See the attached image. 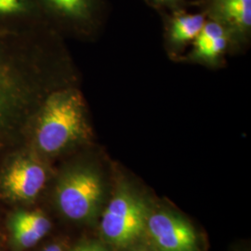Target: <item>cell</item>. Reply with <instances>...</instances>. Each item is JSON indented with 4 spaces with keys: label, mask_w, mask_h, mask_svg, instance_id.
Segmentation results:
<instances>
[{
    "label": "cell",
    "mask_w": 251,
    "mask_h": 251,
    "mask_svg": "<svg viewBox=\"0 0 251 251\" xmlns=\"http://www.w3.org/2000/svg\"><path fill=\"white\" fill-rule=\"evenodd\" d=\"M212 10L218 23L239 34L251 26V0H214Z\"/></svg>",
    "instance_id": "cell-7"
},
{
    "label": "cell",
    "mask_w": 251,
    "mask_h": 251,
    "mask_svg": "<svg viewBox=\"0 0 251 251\" xmlns=\"http://www.w3.org/2000/svg\"><path fill=\"white\" fill-rule=\"evenodd\" d=\"M50 222L38 210L15 212L10 219L9 228L15 244L28 249L39 242L50 230Z\"/></svg>",
    "instance_id": "cell-6"
},
{
    "label": "cell",
    "mask_w": 251,
    "mask_h": 251,
    "mask_svg": "<svg viewBox=\"0 0 251 251\" xmlns=\"http://www.w3.org/2000/svg\"><path fill=\"white\" fill-rule=\"evenodd\" d=\"M72 251H109L107 249L98 242L90 241V242L82 243L76 246Z\"/></svg>",
    "instance_id": "cell-12"
},
{
    "label": "cell",
    "mask_w": 251,
    "mask_h": 251,
    "mask_svg": "<svg viewBox=\"0 0 251 251\" xmlns=\"http://www.w3.org/2000/svg\"><path fill=\"white\" fill-rule=\"evenodd\" d=\"M89 133L84 102L75 90L55 92L47 100L36 129V143L46 153H57Z\"/></svg>",
    "instance_id": "cell-1"
},
{
    "label": "cell",
    "mask_w": 251,
    "mask_h": 251,
    "mask_svg": "<svg viewBox=\"0 0 251 251\" xmlns=\"http://www.w3.org/2000/svg\"><path fill=\"white\" fill-rule=\"evenodd\" d=\"M25 7L24 0H0V13H15Z\"/></svg>",
    "instance_id": "cell-11"
},
{
    "label": "cell",
    "mask_w": 251,
    "mask_h": 251,
    "mask_svg": "<svg viewBox=\"0 0 251 251\" xmlns=\"http://www.w3.org/2000/svg\"><path fill=\"white\" fill-rule=\"evenodd\" d=\"M54 9L73 18H85L89 15L91 0H47Z\"/></svg>",
    "instance_id": "cell-9"
},
{
    "label": "cell",
    "mask_w": 251,
    "mask_h": 251,
    "mask_svg": "<svg viewBox=\"0 0 251 251\" xmlns=\"http://www.w3.org/2000/svg\"><path fill=\"white\" fill-rule=\"evenodd\" d=\"M104 195L99 173L91 168H77L66 172L56 190L60 210L73 221H90L97 215Z\"/></svg>",
    "instance_id": "cell-3"
},
{
    "label": "cell",
    "mask_w": 251,
    "mask_h": 251,
    "mask_svg": "<svg viewBox=\"0 0 251 251\" xmlns=\"http://www.w3.org/2000/svg\"><path fill=\"white\" fill-rule=\"evenodd\" d=\"M228 45V35L219 36L206 44L197 47L194 50V57L207 63L216 62L225 53Z\"/></svg>",
    "instance_id": "cell-10"
},
{
    "label": "cell",
    "mask_w": 251,
    "mask_h": 251,
    "mask_svg": "<svg viewBox=\"0 0 251 251\" xmlns=\"http://www.w3.org/2000/svg\"><path fill=\"white\" fill-rule=\"evenodd\" d=\"M157 1H163V2H167V1H172V0H157Z\"/></svg>",
    "instance_id": "cell-15"
},
{
    "label": "cell",
    "mask_w": 251,
    "mask_h": 251,
    "mask_svg": "<svg viewBox=\"0 0 251 251\" xmlns=\"http://www.w3.org/2000/svg\"><path fill=\"white\" fill-rule=\"evenodd\" d=\"M43 251H64V250L62 246L57 245V244H52V245L48 246Z\"/></svg>",
    "instance_id": "cell-13"
},
{
    "label": "cell",
    "mask_w": 251,
    "mask_h": 251,
    "mask_svg": "<svg viewBox=\"0 0 251 251\" xmlns=\"http://www.w3.org/2000/svg\"><path fill=\"white\" fill-rule=\"evenodd\" d=\"M45 169L30 158L13 162L3 177L2 187L9 198L30 201L36 198L45 185Z\"/></svg>",
    "instance_id": "cell-5"
},
{
    "label": "cell",
    "mask_w": 251,
    "mask_h": 251,
    "mask_svg": "<svg viewBox=\"0 0 251 251\" xmlns=\"http://www.w3.org/2000/svg\"><path fill=\"white\" fill-rule=\"evenodd\" d=\"M146 231L158 251H199L195 228L175 212L159 210L149 215Z\"/></svg>",
    "instance_id": "cell-4"
},
{
    "label": "cell",
    "mask_w": 251,
    "mask_h": 251,
    "mask_svg": "<svg viewBox=\"0 0 251 251\" xmlns=\"http://www.w3.org/2000/svg\"><path fill=\"white\" fill-rule=\"evenodd\" d=\"M206 24L202 14H182L174 19L170 37L173 45L180 47L197 38Z\"/></svg>",
    "instance_id": "cell-8"
},
{
    "label": "cell",
    "mask_w": 251,
    "mask_h": 251,
    "mask_svg": "<svg viewBox=\"0 0 251 251\" xmlns=\"http://www.w3.org/2000/svg\"><path fill=\"white\" fill-rule=\"evenodd\" d=\"M149 211L143 198L122 183L102 213L100 230L108 242L125 248L146 231Z\"/></svg>",
    "instance_id": "cell-2"
},
{
    "label": "cell",
    "mask_w": 251,
    "mask_h": 251,
    "mask_svg": "<svg viewBox=\"0 0 251 251\" xmlns=\"http://www.w3.org/2000/svg\"><path fill=\"white\" fill-rule=\"evenodd\" d=\"M134 251H152L151 250H149V249H147V248H140V249H137V250H135Z\"/></svg>",
    "instance_id": "cell-14"
}]
</instances>
